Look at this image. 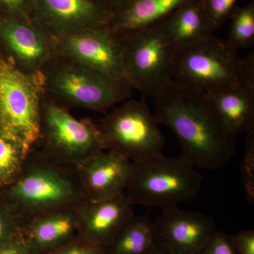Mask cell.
Segmentation results:
<instances>
[{
	"instance_id": "obj_1",
	"label": "cell",
	"mask_w": 254,
	"mask_h": 254,
	"mask_svg": "<svg viewBox=\"0 0 254 254\" xmlns=\"http://www.w3.org/2000/svg\"><path fill=\"white\" fill-rule=\"evenodd\" d=\"M154 98L155 121L174 132L182 157L203 170H220L229 163L236 152L237 135L205 93L172 79Z\"/></svg>"
},
{
	"instance_id": "obj_2",
	"label": "cell",
	"mask_w": 254,
	"mask_h": 254,
	"mask_svg": "<svg viewBox=\"0 0 254 254\" xmlns=\"http://www.w3.org/2000/svg\"><path fill=\"white\" fill-rule=\"evenodd\" d=\"M8 189L9 207L22 225L41 214L76 208L87 201L77 165L46 154L36 146Z\"/></svg>"
},
{
	"instance_id": "obj_3",
	"label": "cell",
	"mask_w": 254,
	"mask_h": 254,
	"mask_svg": "<svg viewBox=\"0 0 254 254\" xmlns=\"http://www.w3.org/2000/svg\"><path fill=\"white\" fill-rule=\"evenodd\" d=\"M43 96L66 110L106 113L132 97L133 88L95 70L55 55L41 71Z\"/></svg>"
},
{
	"instance_id": "obj_4",
	"label": "cell",
	"mask_w": 254,
	"mask_h": 254,
	"mask_svg": "<svg viewBox=\"0 0 254 254\" xmlns=\"http://www.w3.org/2000/svg\"><path fill=\"white\" fill-rule=\"evenodd\" d=\"M173 79L203 93L245 83L254 86V52L242 58L226 40L209 37L175 51Z\"/></svg>"
},
{
	"instance_id": "obj_5",
	"label": "cell",
	"mask_w": 254,
	"mask_h": 254,
	"mask_svg": "<svg viewBox=\"0 0 254 254\" xmlns=\"http://www.w3.org/2000/svg\"><path fill=\"white\" fill-rule=\"evenodd\" d=\"M125 194L132 205L161 210L178 207L194 199L201 189L203 177L198 169L181 155L163 154L133 163Z\"/></svg>"
},
{
	"instance_id": "obj_6",
	"label": "cell",
	"mask_w": 254,
	"mask_h": 254,
	"mask_svg": "<svg viewBox=\"0 0 254 254\" xmlns=\"http://www.w3.org/2000/svg\"><path fill=\"white\" fill-rule=\"evenodd\" d=\"M121 47L124 68L133 90L154 97L173 79L175 50L169 41L165 18L149 26L115 35Z\"/></svg>"
},
{
	"instance_id": "obj_7",
	"label": "cell",
	"mask_w": 254,
	"mask_h": 254,
	"mask_svg": "<svg viewBox=\"0 0 254 254\" xmlns=\"http://www.w3.org/2000/svg\"><path fill=\"white\" fill-rule=\"evenodd\" d=\"M42 98L41 73L24 72L0 57V130L28 150L39 140Z\"/></svg>"
},
{
	"instance_id": "obj_8",
	"label": "cell",
	"mask_w": 254,
	"mask_h": 254,
	"mask_svg": "<svg viewBox=\"0 0 254 254\" xmlns=\"http://www.w3.org/2000/svg\"><path fill=\"white\" fill-rule=\"evenodd\" d=\"M97 127L103 149L123 155L132 163L163 154L165 138L144 98H131L114 107Z\"/></svg>"
},
{
	"instance_id": "obj_9",
	"label": "cell",
	"mask_w": 254,
	"mask_h": 254,
	"mask_svg": "<svg viewBox=\"0 0 254 254\" xmlns=\"http://www.w3.org/2000/svg\"><path fill=\"white\" fill-rule=\"evenodd\" d=\"M53 158L77 165L105 150L97 124L75 118L68 110L42 98L40 138L35 145Z\"/></svg>"
},
{
	"instance_id": "obj_10",
	"label": "cell",
	"mask_w": 254,
	"mask_h": 254,
	"mask_svg": "<svg viewBox=\"0 0 254 254\" xmlns=\"http://www.w3.org/2000/svg\"><path fill=\"white\" fill-rule=\"evenodd\" d=\"M56 55L130 86L118 37L108 27L91 28L55 38Z\"/></svg>"
},
{
	"instance_id": "obj_11",
	"label": "cell",
	"mask_w": 254,
	"mask_h": 254,
	"mask_svg": "<svg viewBox=\"0 0 254 254\" xmlns=\"http://www.w3.org/2000/svg\"><path fill=\"white\" fill-rule=\"evenodd\" d=\"M113 15L93 0H35L33 21L53 38L108 27Z\"/></svg>"
},
{
	"instance_id": "obj_12",
	"label": "cell",
	"mask_w": 254,
	"mask_h": 254,
	"mask_svg": "<svg viewBox=\"0 0 254 254\" xmlns=\"http://www.w3.org/2000/svg\"><path fill=\"white\" fill-rule=\"evenodd\" d=\"M0 38L11 53L9 58L24 72L41 73L56 55L54 38L35 22L0 18Z\"/></svg>"
},
{
	"instance_id": "obj_13",
	"label": "cell",
	"mask_w": 254,
	"mask_h": 254,
	"mask_svg": "<svg viewBox=\"0 0 254 254\" xmlns=\"http://www.w3.org/2000/svg\"><path fill=\"white\" fill-rule=\"evenodd\" d=\"M153 227L158 244L182 254H200L216 230L210 217L178 207L162 210Z\"/></svg>"
},
{
	"instance_id": "obj_14",
	"label": "cell",
	"mask_w": 254,
	"mask_h": 254,
	"mask_svg": "<svg viewBox=\"0 0 254 254\" xmlns=\"http://www.w3.org/2000/svg\"><path fill=\"white\" fill-rule=\"evenodd\" d=\"M133 168L129 159L109 150L98 152L78 164L86 200L98 201L124 194Z\"/></svg>"
},
{
	"instance_id": "obj_15",
	"label": "cell",
	"mask_w": 254,
	"mask_h": 254,
	"mask_svg": "<svg viewBox=\"0 0 254 254\" xmlns=\"http://www.w3.org/2000/svg\"><path fill=\"white\" fill-rule=\"evenodd\" d=\"M78 230L84 240L105 247L135 215L125 193L110 199L87 200L77 208Z\"/></svg>"
},
{
	"instance_id": "obj_16",
	"label": "cell",
	"mask_w": 254,
	"mask_h": 254,
	"mask_svg": "<svg viewBox=\"0 0 254 254\" xmlns=\"http://www.w3.org/2000/svg\"><path fill=\"white\" fill-rule=\"evenodd\" d=\"M169 41L175 51L213 36L215 31L200 0H187L165 18Z\"/></svg>"
},
{
	"instance_id": "obj_17",
	"label": "cell",
	"mask_w": 254,
	"mask_h": 254,
	"mask_svg": "<svg viewBox=\"0 0 254 254\" xmlns=\"http://www.w3.org/2000/svg\"><path fill=\"white\" fill-rule=\"evenodd\" d=\"M235 135L254 131V86L242 83L205 93Z\"/></svg>"
},
{
	"instance_id": "obj_18",
	"label": "cell",
	"mask_w": 254,
	"mask_h": 254,
	"mask_svg": "<svg viewBox=\"0 0 254 254\" xmlns=\"http://www.w3.org/2000/svg\"><path fill=\"white\" fill-rule=\"evenodd\" d=\"M77 208H63L41 214L23 225L28 244L38 250L52 248L70 240L78 230Z\"/></svg>"
},
{
	"instance_id": "obj_19",
	"label": "cell",
	"mask_w": 254,
	"mask_h": 254,
	"mask_svg": "<svg viewBox=\"0 0 254 254\" xmlns=\"http://www.w3.org/2000/svg\"><path fill=\"white\" fill-rule=\"evenodd\" d=\"M187 0H133L114 14L108 28L120 35L163 19Z\"/></svg>"
},
{
	"instance_id": "obj_20",
	"label": "cell",
	"mask_w": 254,
	"mask_h": 254,
	"mask_svg": "<svg viewBox=\"0 0 254 254\" xmlns=\"http://www.w3.org/2000/svg\"><path fill=\"white\" fill-rule=\"evenodd\" d=\"M157 244L153 221L135 215L103 250L104 254H149Z\"/></svg>"
},
{
	"instance_id": "obj_21",
	"label": "cell",
	"mask_w": 254,
	"mask_h": 254,
	"mask_svg": "<svg viewBox=\"0 0 254 254\" xmlns=\"http://www.w3.org/2000/svg\"><path fill=\"white\" fill-rule=\"evenodd\" d=\"M29 150L0 130V187H8L16 180Z\"/></svg>"
},
{
	"instance_id": "obj_22",
	"label": "cell",
	"mask_w": 254,
	"mask_h": 254,
	"mask_svg": "<svg viewBox=\"0 0 254 254\" xmlns=\"http://www.w3.org/2000/svg\"><path fill=\"white\" fill-rule=\"evenodd\" d=\"M231 28L227 43L238 51L250 48L254 43V3L236 6L231 15Z\"/></svg>"
},
{
	"instance_id": "obj_23",
	"label": "cell",
	"mask_w": 254,
	"mask_h": 254,
	"mask_svg": "<svg viewBox=\"0 0 254 254\" xmlns=\"http://www.w3.org/2000/svg\"><path fill=\"white\" fill-rule=\"evenodd\" d=\"M238 0H200L215 31L230 17Z\"/></svg>"
},
{
	"instance_id": "obj_24",
	"label": "cell",
	"mask_w": 254,
	"mask_h": 254,
	"mask_svg": "<svg viewBox=\"0 0 254 254\" xmlns=\"http://www.w3.org/2000/svg\"><path fill=\"white\" fill-rule=\"evenodd\" d=\"M0 6L7 17L33 22L35 0H0Z\"/></svg>"
},
{
	"instance_id": "obj_25",
	"label": "cell",
	"mask_w": 254,
	"mask_h": 254,
	"mask_svg": "<svg viewBox=\"0 0 254 254\" xmlns=\"http://www.w3.org/2000/svg\"><path fill=\"white\" fill-rule=\"evenodd\" d=\"M200 254H237L232 246L230 235L215 230Z\"/></svg>"
},
{
	"instance_id": "obj_26",
	"label": "cell",
	"mask_w": 254,
	"mask_h": 254,
	"mask_svg": "<svg viewBox=\"0 0 254 254\" xmlns=\"http://www.w3.org/2000/svg\"><path fill=\"white\" fill-rule=\"evenodd\" d=\"M232 246L238 254H254V230H244L230 236Z\"/></svg>"
},
{
	"instance_id": "obj_27",
	"label": "cell",
	"mask_w": 254,
	"mask_h": 254,
	"mask_svg": "<svg viewBox=\"0 0 254 254\" xmlns=\"http://www.w3.org/2000/svg\"><path fill=\"white\" fill-rule=\"evenodd\" d=\"M53 254H104V252L102 247L84 240V242L64 246Z\"/></svg>"
},
{
	"instance_id": "obj_28",
	"label": "cell",
	"mask_w": 254,
	"mask_h": 254,
	"mask_svg": "<svg viewBox=\"0 0 254 254\" xmlns=\"http://www.w3.org/2000/svg\"><path fill=\"white\" fill-rule=\"evenodd\" d=\"M93 1L113 16L133 0H93Z\"/></svg>"
},
{
	"instance_id": "obj_29",
	"label": "cell",
	"mask_w": 254,
	"mask_h": 254,
	"mask_svg": "<svg viewBox=\"0 0 254 254\" xmlns=\"http://www.w3.org/2000/svg\"><path fill=\"white\" fill-rule=\"evenodd\" d=\"M12 223H19L22 225L21 220L11 208L8 210L7 213L0 210V240L4 237L6 228H9V225Z\"/></svg>"
},
{
	"instance_id": "obj_30",
	"label": "cell",
	"mask_w": 254,
	"mask_h": 254,
	"mask_svg": "<svg viewBox=\"0 0 254 254\" xmlns=\"http://www.w3.org/2000/svg\"><path fill=\"white\" fill-rule=\"evenodd\" d=\"M0 254H27V249L24 241H18L0 250Z\"/></svg>"
},
{
	"instance_id": "obj_31",
	"label": "cell",
	"mask_w": 254,
	"mask_h": 254,
	"mask_svg": "<svg viewBox=\"0 0 254 254\" xmlns=\"http://www.w3.org/2000/svg\"><path fill=\"white\" fill-rule=\"evenodd\" d=\"M149 254H182L177 253V252H174V251L167 248V247H163L160 245V244H157L156 247L154 250L152 251Z\"/></svg>"
}]
</instances>
